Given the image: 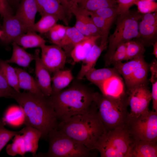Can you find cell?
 Returning a JSON list of instances; mask_svg holds the SVG:
<instances>
[{
  "mask_svg": "<svg viewBox=\"0 0 157 157\" xmlns=\"http://www.w3.org/2000/svg\"><path fill=\"white\" fill-rule=\"evenodd\" d=\"M94 93L85 86L75 83L66 89L52 94L49 97L59 122L92 110L96 106Z\"/></svg>",
  "mask_w": 157,
  "mask_h": 157,
  "instance_id": "obj_2",
  "label": "cell"
},
{
  "mask_svg": "<svg viewBox=\"0 0 157 157\" xmlns=\"http://www.w3.org/2000/svg\"><path fill=\"white\" fill-rule=\"evenodd\" d=\"M126 43L119 45L116 49L110 60L109 66L126 60Z\"/></svg>",
  "mask_w": 157,
  "mask_h": 157,
  "instance_id": "obj_40",
  "label": "cell"
},
{
  "mask_svg": "<svg viewBox=\"0 0 157 157\" xmlns=\"http://www.w3.org/2000/svg\"><path fill=\"white\" fill-rule=\"evenodd\" d=\"M100 36H92L85 39L74 46L70 55L74 63L82 61L88 54Z\"/></svg>",
  "mask_w": 157,
  "mask_h": 157,
  "instance_id": "obj_21",
  "label": "cell"
},
{
  "mask_svg": "<svg viewBox=\"0 0 157 157\" xmlns=\"http://www.w3.org/2000/svg\"><path fill=\"white\" fill-rule=\"evenodd\" d=\"M89 37L83 35L74 26H68L65 35L60 42V47L64 50L67 56L70 55L75 45Z\"/></svg>",
  "mask_w": 157,
  "mask_h": 157,
  "instance_id": "obj_20",
  "label": "cell"
},
{
  "mask_svg": "<svg viewBox=\"0 0 157 157\" xmlns=\"http://www.w3.org/2000/svg\"><path fill=\"white\" fill-rule=\"evenodd\" d=\"M125 126L133 140L157 141V113L149 110L135 118H128Z\"/></svg>",
  "mask_w": 157,
  "mask_h": 157,
  "instance_id": "obj_8",
  "label": "cell"
},
{
  "mask_svg": "<svg viewBox=\"0 0 157 157\" xmlns=\"http://www.w3.org/2000/svg\"><path fill=\"white\" fill-rule=\"evenodd\" d=\"M113 65L123 78L127 92L136 86L147 83L149 67L144 60V55Z\"/></svg>",
  "mask_w": 157,
  "mask_h": 157,
  "instance_id": "obj_9",
  "label": "cell"
},
{
  "mask_svg": "<svg viewBox=\"0 0 157 157\" xmlns=\"http://www.w3.org/2000/svg\"><path fill=\"white\" fill-rule=\"evenodd\" d=\"M41 48V62L50 73L63 69L67 56L61 47L55 44H45Z\"/></svg>",
  "mask_w": 157,
  "mask_h": 157,
  "instance_id": "obj_11",
  "label": "cell"
},
{
  "mask_svg": "<svg viewBox=\"0 0 157 157\" xmlns=\"http://www.w3.org/2000/svg\"><path fill=\"white\" fill-rule=\"evenodd\" d=\"M13 53L8 60H6L8 63H15L24 67H28L31 63L35 59L34 54L30 53L14 42H12Z\"/></svg>",
  "mask_w": 157,
  "mask_h": 157,
  "instance_id": "obj_24",
  "label": "cell"
},
{
  "mask_svg": "<svg viewBox=\"0 0 157 157\" xmlns=\"http://www.w3.org/2000/svg\"><path fill=\"white\" fill-rule=\"evenodd\" d=\"M76 3L79 7L90 12L107 7H117L116 0H78Z\"/></svg>",
  "mask_w": 157,
  "mask_h": 157,
  "instance_id": "obj_28",
  "label": "cell"
},
{
  "mask_svg": "<svg viewBox=\"0 0 157 157\" xmlns=\"http://www.w3.org/2000/svg\"><path fill=\"white\" fill-rule=\"evenodd\" d=\"M15 68L17 74L19 86L20 89L34 93L43 94L36 80L29 73L21 68L17 67Z\"/></svg>",
  "mask_w": 157,
  "mask_h": 157,
  "instance_id": "obj_23",
  "label": "cell"
},
{
  "mask_svg": "<svg viewBox=\"0 0 157 157\" xmlns=\"http://www.w3.org/2000/svg\"><path fill=\"white\" fill-rule=\"evenodd\" d=\"M135 5L137 6L138 11L142 14L157 12V3L149 0H138Z\"/></svg>",
  "mask_w": 157,
  "mask_h": 157,
  "instance_id": "obj_39",
  "label": "cell"
},
{
  "mask_svg": "<svg viewBox=\"0 0 157 157\" xmlns=\"http://www.w3.org/2000/svg\"><path fill=\"white\" fill-rule=\"evenodd\" d=\"M22 108L24 124L37 129L46 138L49 132L57 127L59 122L50 97L30 92H16L11 97Z\"/></svg>",
  "mask_w": 157,
  "mask_h": 157,
  "instance_id": "obj_1",
  "label": "cell"
},
{
  "mask_svg": "<svg viewBox=\"0 0 157 157\" xmlns=\"http://www.w3.org/2000/svg\"><path fill=\"white\" fill-rule=\"evenodd\" d=\"M57 128L91 150L106 130L96 106L90 112L59 122Z\"/></svg>",
  "mask_w": 157,
  "mask_h": 157,
  "instance_id": "obj_3",
  "label": "cell"
},
{
  "mask_svg": "<svg viewBox=\"0 0 157 157\" xmlns=\"http://www.w3.org/2000/svg\"><path fill=\"white\" fill-rule=\"evenodd\" d=\"M22 129L26 152L31 153L34 157L36 155L38 142L42 138V133L37 129L29 126H26Z\"/></svg>",
  "mask_w": 157,
  "mask_h": 157,
  "instance_id": "obj_19",
  "label": "cell"
},
{
  "mask_svg": "<svg viewBox=\"0 0 157 157\" xmlns=\"http://www.w3.org/2000/svg\"><path fill=\"white\" fill-rule=\"evenodd\" d=\"M132 157H157V142L147 140L134 141Z\"/></svg>",
  "mask_w": 157,
  "mask_h": 157,
  "instance_id": "obj_22",
  "label": "cell"
},
{
  "mask_svg": "<svg viewBox=\"0 0 157 157\" xmlns=\"http://www.w3.org/2000/svg\"><path fill=\"white\" fill-rule=\"evenodd\" d=\"M138 0H116L117 7V8L118 15L124 14L129 11L130 8L135 5Z\"/></svg>",
  "mask_w": 157,
  "mask_h": 157,
  "instance_id": "obj_41",
  "label": "cell"
},
{
  "mask_svg": "<svg viewBox=\"0 0 157 157\" xmlns=\"http://www.w3.org/2000/svg\"><path fill=\"white\" fill-rule=\"evenodd\" d=\"M0 89L8 94L10 98L13 93L17 92L8 84L0 69Z\"/></svg>",
  "mask_w": 157,
  "mask_h": 157,
  "instance_id": "obj_42",
  "label": "cell"
},
{
  "mask_svg": "<svg viewBox=\"0 0 157 157\" xmlns=\"http://www.w3.org/2000/svg\"><path fill=\"white\" fill-rule=\"evenodd\" d=\"M6 151L8 155L11 156L19 154L23 156L26 151L22 135L18 134L15 136L12 143L7 146Z\"/></svg>",
  "mask_w": 157,
  "mask_h": 157,
  "instance_id": "obj_33",
  "label": "cell"
},
{
  "mask_svg": "<svg viewBox=\"0 0 157 157\" xmlns=\"http://www.w3.org/2000/svg\"><path fill=\"white\" fill-rule=\"evenodd\" d=\"M150 0V1H153V0Z\"/></svg>",
  "mask_w": 157,
  "mask_h": 157,
  "instance_id": "obj_49",
  "label": "cell"
},
{
  "mask_svg": "<svg viewBox=\"0 0 157 157\" xmlns=\"http://www.w3.org/2000/svg\"><path fill=\"white\" fill-rule=\"evenodd\" d=\"M149 69L151 72L150 79L152 84L151 92L153 111L157 113V61L155 59L151 63Z\"/></svg>",
  "mask_w": 157,
  "mask_h": 157,
  "instance_id": "obj_35",
  "label": "cell"
},
{
  "mask_svg": "<svg viewBox=\"0 0 157 157\" xmlns=\"http://www.w3.org/2000/svg\"><path fill=\"white\" fill-rule=\"evenodd\" d=\"M147 83L136 86L126 92L130 107L129 117H138L149 110L152 97Z\"/></svg>",
  "mask_w": 157,
  "mask_h": 157,
  "instance_id": "obj_10",
  "label": "cell"
},
{
  "mask_svg": "<svg viewBox=\"0 0 157 157\" xmlns=\"http://www.w3.org/2000/svg\"><path fill=\"white\" fill-rule=\"evenodd\" d=\"M0 15L3 17L13 15V9L8 0H0Z\"/></svg>",
  "mask_w": 157,
  "mask_h": 157,
  "instance_id": "obj_43",
  "label": "cell"
},
{
  "mask_svg": "<svg viewBox=\"0 0 157 157\" xmlns=\"http://www.w3.org/2000/svg\"><path fill=\"white\" fill-rule=\"evenodd\" d=\"M68 27L60 24H56L47 33L49 39L54 44L60 46Z\"/></svg>",
  "mask_w": 157,
  "mask_h": 157,
  "instance_id": "obj_36",
  "label": "cell"
},
{
  "mask_svg": "<svg viewBox=\"0 0 157 157\" xmlns=\"http://www.w3.org/2000/svg\"><path fill=\"white\" fill-rule=\"evenodd\" d=\"M13 42L24 49L35 47L41 48L45 44L46 40L35 32H28L22 34Z\"/></svg>",
  "mask_w": 157,
  "mask_h": 157,
  "instance_id": "obj_26",
  "label": "cell"
},
{
  "mask_svg": "<svg viewBox=\"0 0 157 157\" xmlns=\"http://www.w3.org/2000/svg\"><path fill=\"white\" fill-rule=\"evenodd\" d=\"M6 60L0 59V69L6 81L16 91L19 92L17 74L15 68L10 65Z\"/></svg>",
  "mask_w": 157,
  "mask_h": 157,
  "instance_id": "obj_30",
  "label": "cell"
},
{
  "mask_svg": "<svg viewBox=\"0 0 157 157\" xmlns=\"http://www.w3.org/2000/svg\"><path fill=\"white\" fill-rule=\"evenodd\" d=\"M9 4L11 5H17L19 6L22 0H8Z\"/></svg>",
  "mask_w": 157,
  "mask_h": 157,
  "instance_id": "obj_46",
  "label": "cell"
},
{
  "mask_svg": "<svg viewBox=\"0 0 157 157\" xmlns=\"http://www.w3.org/2000/svg\"><path fill=\"white\" fill-rule=\"evenodd\" d=\"M91 12L101 17L111 26L118 16L115 7H107Z\"/></svg>",
  "mask_w": 157,
  "mask_h": 157,
  "instance_id": "obj_38",
  "label": "cell"
},
{
  "mask_svg": "<svg viewBox=\"0 0 157 157\" xmlns=\"http://www.w3.org/2000/svg\"><path fill=\"white\" fill-rule=\"evenodd\" d=\"M38 12L35 0H22L18 6L15 15L24 25L27 29V32H34L33 27Z\"/></svg>",
  "mask_w": 157,
  "mask_h": 157,
  "instance_id": "obj_16",
  "label": "cell"
},
{
  "mask_svg": "<svg viewBox=\"0 0 157 157\" xmlns=\"http://www.w3.org/2000/svg\"><path fill=\"white\" fill-rule=\"evenodd\" d=\"M107 47L100 44L99 45L96 43L93 45L87 56L82 61L81 68L77 77L78 80L82 79L89 70L94 67L101 53Z\"/></svg>",
  "mask_w": 157,
  "mask_h": 157,
  "instance_id": "obj_18",
  "label": "cell"
},
{
  "mask_svg": "<svg viewBox=\"0 0 157 157\" xmlns=\"http://www.w3.org/2000/svg\"><path fill=\"white\" fill-rule=\"evenodd\" d=\"M10 98V96L0 89V97Z\"/></svg>",
  "mask_w": 157,
  "mask_h": 157,
  "instance_id": "obj_47",
  "label": "cell"
},
{
  "mask_svg": "<svg viewBox=\"0 0 157 157\" xmlns=\"http://www.w3.org/2000/svg\"><path fill=\"white\" fill-rule=\"evenodd\" d=\"M5 122L0 119V152L6 145L13 137L18 134H22V129L19 131L8 130L4 127Z\"/></svg>",
  "mask_w": 157,
  "mask_h": 157,
  "instance_id": "obj_37",
  "label": "cell"
},
{
  "mask_svg": "<svg viewBox=\"0 0 157 157\" xmlns=\"http://www.w3.org/2000/svg\"><path fill=\"white\" fill-rule=\"evenodd\" d=\"M38 12L42 16L51 15L56 17L67 26L72 14L63 5L60 0H35Z\"/></svg>",
  "mask_w": 157,
  "mask_h": 157,
  "instance_id": "obj_13",
  "label": "cell"
},
{
  "mask_svg": "<svg viewBox=\"0 0 157 157\" xmlns=\"http://www.w3.org/2000/svg\"><path fill=\"white\" fill-rule=\"evenodd\" d=\"M153 47V52L152 54L154 55L156 59L157 58V42L154 43L152 45Z\"/></svg>",
  "mask_w": 157,
  "mask_h": 157,
  "instance_id": "obj_45",
  "label": "cell"
},
{
  "mask_svg": "<svg viewBox=\"0 0 157 157\" xmlns=\"http://www.w3.org/2000/svg\"><path fill=\"white\" fill-rule=\"evenodd\" d=\"M120 75L114 67L99 69L94 67L86 73L85 76L88 80L97 86L100 90L106 81L114 77L120 76Z\"/></svg>",
  "mask_w": 157,
  "mask_h": 157,
  "instance_id": "obj_17",
  "label": "cell"
},
{
  "mask_svg": "<svg viewBox=\"0 0 157 157\" xmlns=\"http://www.w3.org/2000/svg\"><path fill=\"white\" fill-rule=\"evenodd\" d=\"M2 119L10 126H19L24 124L25 115L21 106H13L6 110Z\"/></svg>",
  "mask_w": 157,
  "mask_h": 157,
  "instance_id": "obj_27",
  "label": "cell"
},
{
  "mask_svg": "<svg viewBox=\"0 0 157 157\" xmlns=\"http://www.w3.org/2000/svg\"><path fill=\"white\" fill-rule=\"evenodd\" d=\"M53 73V75L51 78L52 94L57 93L63 90L74 79L70 70H59Z\"/></svg>",
  "mask_w": 157,
  "mask_h": 157,
  "instance_id": "obj_25",
  "label": "cell"
},
{
  "mask_svg": "<svg viewBox=\"0 0 157 157\" xmlns=\"http://www.w3.org/2000/svg\"><path fill=\"white\" fill-rule=\"evenodd\" d=\"M60 1L64 6L71 12L70 10L71 7L73 4L76 3L78 0H60Z\"/></svg>",
  "mask_w": 157,
  "mask_h": 157,
  "instance_id": "obj_44",
  "label": "cell"
},
{
  "mask_svg": "<svg viewBox=\"0 0 157 157\" xmlns=\"http://www.w3.org/2000/svg\"><path fill=\"white\" fill-rule=\"evenodd\" d=\"M140 20L137 40L144 46L152 45L157 42V13L142 14Z\"/></svg>",
  "mask_w": 157,
  "mask_h": 157,
  "instance_id": "obj_12",
  "label": "cell"
},
{
  "mask_svg": "<svg viewBox=\"0 0 157 157\" xmlns=\"http://www.w3.org/2000/svg\"><path fill=\"white\" fill-rule=\"evenodd\" d=\"M34 24L33 29L34 32L40 33H47L56 24L59 20L56 16L51 15H45Z\"/></svg>",
  "mask_w": 157,
  "mask_h": 157,
  "instance_id": "obj_31",
  "label": "cell"
},
{
  "mask_svg": "<svg viewBox=\"0 0 157 157\" xmlns=\"http://www.w3.org/2000/svg\"><path fill=\"white\" fill-rule=\"evenodd\" d=\"M39 49L35 50L34 55L35 61V73L36 80L42 93L49 97L52 93L51 78L50 73L42 63Z\"/></svg>",
  "mask_w": 157,
  "mask_h": 157,
  "instance_id": "obj_15",
  "label": "cell"
},
{
  "mask_svg": "<svg viewBox=\"0 0 157 157\" xmlns=\"http://www.w3.org/2000/svg\"><path fill=\"white\" fill-rule=\"evenodd\" d=\"M89 12V15L101 33L100 44L108 47V39L111 27L103 18L94 13Z\"/></svg>",
  "mask_w": 157,
  "mask_h": 157,
  "instance_id": "obj_32",
  "label": "cell"
},
{
  "mask_svg": "<svg viewBox=\"0 0 157 157\" xmlns=\"http://www.w3.org/2000/svg\"><path fill=\"white\" fill-rule=\"evenodd\" d=\"M134 141L125 126L106 130L94 144L101 157H132Z\"/></svg>",
  "mask_w": 157,
  "mask_h": 157,
  "instance_id": "obj_5",
  "label": "cell"
},
{
  "mask_svg": "<svg viewBox=\"0 0 157 157\" xmlns=\"http://www.w3.org/2000/svg\"><path fill=\"white\" fill-rule=\"evenodd\" d=\"M70 10L76 19V23L74 26L85 36L92 37L86 26V16L89 11L79 7L76 3L73 4Z\"/></svg>",
  "mask_w": 157,
  "mask_h": 157,
  "instance_id": "obj_29",
  "label": "cell"
},
{
  "mask_svg": "<svg viewBox=\"0 0 157 157\" xmlns=\"http://www.w3.org/2000/svg\"><path fill=\"white\" fill-rule=\"evenodd\" d=\"M126 61L144 55L145 51L144 46L140 42L131 40L126 42Z\"/></svg>",
  "mask_w": 157,
  "mask_h": 157,
  "instance_id": "obj_34",
  "label": "cell"
},
{
  "mask_svg": "<svg viewBox=\"0 0 157 157\" xmlns=\"http://www.w3.org/2000/svg\"><path fill=\"white\" fill-rule=\"evenodd\" d=\"M93 101L106 130L125 125L129 114L128 95L117 97L94 92Z\"/></svg>",
  "mask_w": 157,
  "mask_h": 157,
  "instance_id": "obj_4",
  "label": "cell"
},
{
  "mask_svg": "<svg viewBox=\"0 0 157 157\" xmlns=\"http://www.w3.org/2000/svg\"><path fill=\"white\" fill-rule=\"evenodd\" d=\"M46 138L49 147L47 152L40 153L37 157H90L95 153L83 144L66 135L57 128L51 131Z\"/></svg>",
  "mask_w": 157,
  "mask_h": 157,
  "instance_id": "obj_6",
  "label": "cell"
},
{
  "mask_svg": "<svg viewBox=\"0 0 157 157\" xmlns=\"http://www.w3.org/2000/svg\"><path fill=\"white\" fill-rule=\"evenodd\" d=\"M2 33V30L0 29V38L1 36Z\"/></svg>",
  "mask_w": 157,
  "mask_h": 157,
  "instance_id": "obj_48",
  "label": "cell"
},
{
  "mask_svg": "<svg viewBox=\"0 0 157 157\" xmlns=\"http://www.w3.org/2000/svg\"><path fill=\"white\" fill-rule=\"evenodd\" d=\"M142 14L138 11L129 10L117 16L116 27L109 37L108 49L104 56L106 66H109L110 60L119 45L137 38L138 24Z\"/></svg>",
  "mask_w": 157,
  "mask_h": 157,
  "instance_id": "obj_7",
  "label": "cell"
},
{
  "mask_svg": "<svg viewBox=\"0 0 157 157\" xmlns=\"http://www.w3.org/2000/svg\"><path fill=\"white\" fill-rule=\"evenodd\" d=\"M1 30L0 38L6 44L13 42L19 36L28 32L22 22L13 15L3 17Z\"/></svg>",
  "mask_w": 157,
  "mask_h": 157,
  "instance_id": "obj_14",
  "label": "cell"
}]
</instances>
